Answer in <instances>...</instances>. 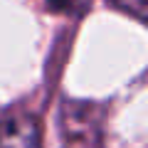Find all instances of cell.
<instances>
[{
  "mask_svg": "<svg viewBox=\"0 0 148 148\" xmlns=\"http://www.w3.org/2000/svg\"><path fill=\"white\" fill-rule=\"evenodd\" d=\"M111 3H114L116 8H121L123 12L138 17V20L146 17V0H111Z\"/></svg>",
  "mask_w": 148,
  "mask_h": 148,
  "instance_id": "cell-2",
  "label": "cell"
},
{
  "mask_svg": "<svg viewBox=\"0 0 148 148\" xmlns=\"http://www.w3.org/2000/svg\"><path fill=\"white\" fill-rule=\"evenodd\" d=\"M0 148H40V123L30 114L0 119Z\"/></svg>",
  "mask_w": 148,
  "mask_h": 148,
  "instance_id": "cell-1",
  "label": "cell"
}]
</instances>
